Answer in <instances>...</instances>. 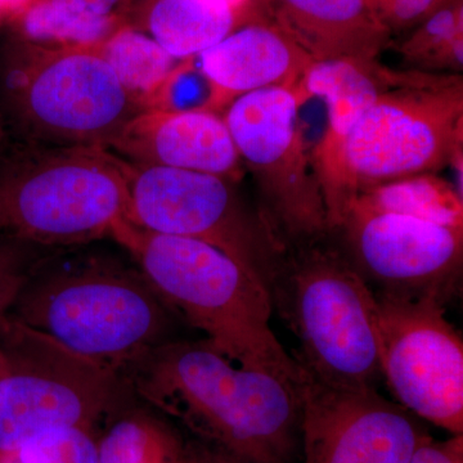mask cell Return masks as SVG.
<instances>
[{
	"label": "cell",
	"mask_w": 463,
	"mask_h": 463,
	"mask_svg": "<svg viewBox=\"0 0 463 463\" xmlns=\"http://www.w3.org/2000/svg\"><path fill=\"white\" fill-rule=\"evenodd\" d=\"M97 443L99 463H187L185 440L145 411L116 420Z\"/></svg>",
	"instance_id": "19"
},
{
	"label": "cell",
	"mask_w": 463,
	"mask_h": 463,
	"mask_svg": "<svg viewBox=\"0 0 463 463\" xmlns=\"http://www.w3.org/2000/svg\"><path fill=\"white\" fill-rule=\"evenodd\" d=\"M17 450L23 463H99L93 432L70 426L38 432Z\"/></svg>",
	"instance_id": "23"
},
{
	"label": "cell",
	"mask_w": 463,
	"mask_h": 463,
	"mask_svg": "<svg viewBox=\"0 0 463 463\" xmlns=\"http://www.w3.org/2000/svg\"><path fill=\"white\" fill-rule=\"evenodd\" d=\"M97 52L124 90L147 109L179 61L155 39L132 30L109 36L99 44Z\"/></svg>",
	"instance_id": "20"
},
{
	"label": "cell",
	"mask_w": 463,
	"mask_h": 463,
	"mask_svg": "<svg viewBox=\"0 0 463 463\" xmlns=\"http://www.w3.org/2000/svg\"><path fill=\"white\" fill-rule=\"evenodd\" d=\"M352 206L463 228V197L434 173L417 174L359 192ZM350 210V209H349Z\"/></svg>",
	"instance_id": "18"
},
{
	"label": "cell",
	"mask_w": 463,
	"mask_h": 463,
	"mask_svg": "<svg viewBox=\"0 0 463 463\" xmlns=\"http://www.w3.org/2000/svg\"><path fill=\"white\" fill-rule=\"evenodd\" d=\"M20 27L21 36L41 44L93 47L111 33L112 18L75 0H41L24 14Z\"/></svg>",
	"instance_id": "21"
},
{
	"label": "cell",
	"mask_w": 463,
	"mask_h": 463,
	"mask_svg": "<svg viewBox=\"0 0 463 463\" xmlns=\"http://www.w3.org/2000/svg\"><path fill=\"white\" fill-rule=\"evenodd\" d=\"M234 18L228 0H157L149 12L148 27L152 39L182 61L223 41L233 30Z\"/></svg>",
	"instance_id": "17"
},
{
	"label": "cell",
	"mask_w": 463,
	"mask_h": 463,
	"mask_svg": "<svg viewBox=\"0 0 463 463\" xmlns=\"http://www.w3.org/2000/svg\"><path fill=\"white\" fill-rule=\"evenodd\" d=\"M241 163L254 172L263 214L283 242H317L328 231L327 212L298 128L297 87L251 91L223 116Z\"/></svg>",
	"instance_id": "10"
},
{
	"label": "cell",
	"mask_w": 463,
	"mask_h": 463,
	"mask_svg": "<svg viewBox=\"0 0 463 463\" xmlns=\"http://www.w3.org/2000/svg\"><path fill=\"white\" fill-rule=\"evenodd\" d=\"M111 240L133 259L169 309L234 364L297 373L270 328L273 303L257 277L214 246L123 221Z\"/></svg>",
	"instance_id": "3"
},
{
	"label": "cell",
	"mask_w": 463,
	"mask_h": 463,
	"mask_svg": "<svg viewBox=\"0 0 463 463\" xmlns=\"http://www.w3.org/2000/svg\"><path fill=\"white\" fill-rule=\"evenodd\" d=\"M272 23L315 61L377 58L390 35L365 0H265Z\"/></svg>",
	"instance_id": "16"
},
{
	"label": "cell",
	"mask_w": 463,
	"mask_h": 463,
	"mask_svg": "<svg viewBox=\"0 0 463 463\" xmlns=\"http://www.w3.org/2000/svg\"><path fill=\"white\" fill-rule=\"evenodd\" d=\"M75 2L83 3L99 14H109L118 0H75Z\"/></svg>",
	"instance_id": "29"
},
{
	"label": "cell",
	"mask_w": 463,
	"mask_h": 463,
	"mask_svg": "<svg viewBox=\"0 0 463 463\" xmlns=\"http://www.w3.org/2000/svg\"><path fill=\"white\" fill-rule=\"evenodd\" d=\"M196 60L214 85L219 106L251 91L297 87L315 61L272 21L232 30Z\"/></svg>",
	"instance_id": "15"
},
{
	"label": "cell",
	"mask_w": 463,
	"mask_h": 463,
	"mask_svg": "<svg viewBox=\"0 0 463 463\" xmlns=\"http://www.w3.org/2000/svg\"><path fill=\"white\" fill-rule=\"evenodd\" d=\"M376 295L381 374L397 403L463 432V343L435 298Z\"/></svg>",
	"instance_id": "11"
},
{
	"label": "cell",
	"mask_w": 463,
	"mask_h": 463,
	"mask_svg": "<svg viewBox=\"0 0 463 463\" xmlns=\"http://www.w3.org/2000/svg\"><path fill=\"white\" fill-rule=\"evenodd\" d=\"M300 373L306 463H410L430 437L414 414L376 389L328 385Z\"/></svg>",
	"instance_id": "13"
},
{
	"label": "cell",
	"mask_w": 463,
	"mask_h": 463,
	"mask_svg": "<svg viewBox=\"0 0 463 463\" xmlns=\"http://www.w3.org/2000/svg\"><path fill=\"white\" fill-rule=\"evenodd\" d=\"M404 62L419 71L461 72L463 66V2L448 0L426 18L398 48Z\"/></svg>",
	"instance_id": "22"
},
{
	"label": "cell",
	"mask_w": 463,
	"mask_h": 463,
	"mask_svg": "<svg viewBox=\"0 0 463 463\" xmlns=\"http://www.w3.org/2000/svg\"><path fill=\"white\" fill-rule=\"evenodd\" d=\"M228 2H230L231 5H233V7H236V5H239L241 0H228Z\"/></svg>",
	"instance_id": "34"
},
{
	"label": "cell",
	"mask_w": 463,
	"mask_h": 463,
	"mask_svg": "<svg viewBox=\"0 0 463 463\" xmlns=\"http://www.w3.org/2000/svg\"><path fill=\"white\" fill-rule=\"evenodd\" d=\"M410 463H463V435H453L447 441L429 437L414 450Z\"/></svg>",
	"instance_id": "27"
},
{
	"label": "cell",
	"mask_w": 463,
	"mask_h": 463,
	"mask_svg": "<svg viewBox=\"0 0 463 463\" xmlns=\"http://www.w3.org/2000/svg\"><path fill=\"white\" fill-rule=\"evenodd\" d=\"M463 147L461 76L437 87L381 94L355 118L343 148L353 199L405 176L435 173Z\"/></svg>",
	"instance_id": "9"
},
{
	"label": "cell",
	"mask_w": 463,
	"mask_h": 463,
	"mask_svg": "<svg viewBox=\"0 0 463 463\" xmlns=\"http://www.w3.org/2000/svg\"><path fill=\"white\" fill-rule=\"evenodd\" d=\"M45 250L0 234V322L11 312L33 265Z\"/></svg>",
	"instance_id": "25"
},
{
	"label": "cell",
	"mask_w": 463,
	"mask_h": 463,
	"mask_svg": "<svg viewBox=\"0 0 463 463\" xmlns=\"http://www.w3.org/2000/svg\"><path fill=\"white\" fill-rule=\"evenodd\" d=\"M124 163L129 192L128 222L143 230L214 246L257 277L270 294L288 245L263 212L246 203L234 179Z\"/></svg>",
	"instance_id": "8"
},
{
	"label": "cell",
	"mask_w": 463,
	"mask_h": 463,
	"mask_svg": "<svg viewBox=\"0 0 463 463\" xmlns=\"http://www.w3.org/2000/svg\"><path fill=\"white\" fill-rule=\"evenodd\" d=\"M8 142L7 134H5V129H3L2 124H0V148Z\"/></svg>",
	"instance_id": "32"
},
{
	"label": "cell",
	"mask_w": 463,
	"mask_h": 463,
	"mask_svg": "<svg viewBox=\"0 0 463 463\" xmlns=\"http://www.w3.org/2000/svg\"><path fill=\"white\" fill-rule=\"evenodd\" d=\"M194 57L183 60L167 76L148 109L165 111H199L218 105V96L212 81L203 74Z\"/></svg>",
	"instance_id": "24"
},
{
	"label": "cell",
	"mask_w": 463,
	"mask_h": 463,
	"mask_svg": "<svg viewBox=\"0 0 463 463\" xmlns=\"http://www.w3.org/2000/svg\"><path fill=\"white\" fill-rule=\"evenodd\" d=\"M132 392L194 439L254 463H294L301 373L234 364L203 341H166L121 373Z\"/></svg>",
	"instance_id": "1"
},
{
	"label": "cell",
	"mask_w": 463,
	"mask_h": 463,
	"mask_svg": "<svg viewBox=\"0 0 463 463\" xmlns=\"http://www.w3.org/2000/svg\"><path fill=\"white\" fill-rule=\"evenodd\" d=\"M99 242L45 250L9 316L121 373L169 341L170 309L124 250Z\"/></svg>",
	"instance_id": "2"
},
{
	"label": "cell",
	"mask_w": 463,
	"mask_h": 463,
	"mask_svg": "<svg viewBox=\"0 0 463 463\" xmlns=\"http://www.w3.org/2000/svg\"><path fill=\"white\" fill-rule=\"evenodd\" d=\"M187 463H254L199 439L185 440Z\"/></svg>",
	"instance_id": "28"
},
{
	"label": "cell",
	"mask_w": 463,
	"mask_h": 463,
	"mask_svg": "<svg viewBox=\"0 0 463 463\" xmlns=\"http://www.w3.org/2000/svg\"><path fill=\"white\" fill-rule=\"evenodd\" d=\"M145 109L96 48L21 36L0 52V124L8 141L106 148Z\"/></svg>",
	"instance_id": "5"
},
{
	"label": "cell",
	"mask_w": 463,
	"mask_h": 463,
	"mask_svg": "<svg viewBox=\"0 0 463 463\" xmlns=\"http://www.w3.org/2000/svg\"><path fill=\"white\" fill-rule=\"evenodd\" d=\"M390 35L414 29L443 7L448 0H365Z\"/></svg>",
	"instance_id": "26"
},
{
	"label": "cell",
	"mask_w": 463,
	"mask_h": 463,
	"mask_svg": "<svg viewBox=\"0 0 463 463\" xmlns=\"http://www.w3.org/2000/svg\"><path fill=\"white\" fill-rule=\"evenodd\" d=\"M5 373L0 379V449L16 450L47 429L97 426L115 412L123 374L72 352L7 316L0 322Z\"/></svg>",
	"instance_id": "7"
},
{
	"label": "cell",
	"mask_w": 463,
	"mask_h": 463,
	"mask_svg": "<svg viewBox=\"0 0 463 463\" xmlns=\"http://www.w3.org/2000/svg\"><path fill=\"white\" fill-rule=\"evenodd\" d=\"M125 163L99 146L0 148V234L43 249L111 240L127 221Z\"/></svg>",
	"instance_id": "4"
},
{
	"label": "cell",
	"mask_w": 463,
	"mask_h": 463,
	"mask_svg": "<svg viewBox=\"0 0 463 463\" xmlns=\"http://www.w3.org/2000/svg\"><path fill=\"white\" fill-rule=\"evenodd\" d=\"M350 258L377 295L446 306L462 279L463 228L352 206L340 224Z\"/></svg>",
	"instance_id": "12"
},
{
	"label": "cell",
	"mask_w": 463,
	"mask_h": 463,
	"mask_svg": "<svg viewBox=\"0 0 463 463\" xmlns=\"http://www.w3.org/2000/svg\"><path fill=\"white\" fill-rule=\"evenodd\" d=\"M29 0H0V8L16 9L25 5Z\"/></svg>",
	"instance_id": "31"
},
{
	"label": "cell",
	"mask_w": 463,
	"mask_h": 463,
	"mask_svg": "<svg viewBox=\"0 0 463 463\" xmlns=\"http://www.w3.org/2000/svg\"><path fill=\"white\" fill-rule=\"evenodd\" d=\"M270 298L298 337L294 359L310 377L376 389L383 377L377 298L346 257L316 242L288 252Z\"/></svg>",
	"instance_id": "6"
},
{
	"label": "cell",
	"mask_w": 463,
	"mask_h": 463,
	"mask_svg": "<svg viewBox=\"0 0 463 463\" xmlns=\"http://www.w3.org/2000/svg\"><path fill=\"white\" fill-rule=\"evenodd\" d=\"M5 373V358L3 355L2 350H0V379H2L3 374Z\"/></svg>",
	"instance_id": "33"
},
{
	"label": "cell",
	"mask_w": 463,
	"mask_h": 463,
	"mask_svg": "<svg viewBox=\"0 0 463 463\" xmlns=\"http://www.w3.org/2000/svg\"><path fill=\"white\" fill-rule=\"evenodd\" d=\"M106 149L136 165L215 174L234 181L242 164L223 118L210 109H145Z\"/></svg>",
	"instance_id": "14"
},
{
	"label": "cell",
	"mask_w": 463,
	"mask_h": 463,
	"mask_svg": "<svg viewBox=\"0 0 463 463\" xmlns=\"http://www.w3.org/2000/svg\"><path fill=\"white\" fill-rule=\"evenodd\" d=\"M0 463H23L21 462L18 450L0 449Z\"/></svg>",
	"instance_id": "30"
}]
</instances>
